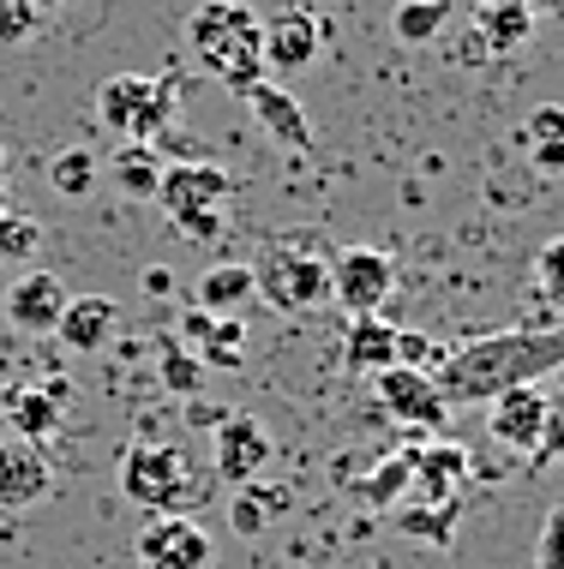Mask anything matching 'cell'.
Listing matches in <instances>:
<instances>
[{
	"instance_id": "cell-18",
	"label": "cell",
	"mask_w": 564,
	"mask_h": 569,
	"mask_svg": "<svg viewBox=\"0 0 564 569\" xmlns=\"http://www.w3.org/2000/svg\"><path fill=\"white\" fill-rule=\"evenodd\" d=\"M468 480V450L463 443H433V450H415V491L420 503H451V491Z\"/></svg>"
},
{
	"instance_id": "cell-22",
	"label": "cell",
	"mask_w": 564,
	"mask_h": 569,
	"mask_svg": "<svg viewBox=\"0 0 564 569\" xmlns=\"http://www.w3.org/2000/svg\"><path fill=\"white\" fill-rule=\"evenodd\" d=\"M60 402H67V383H49V390H24V396H12V438H30V443H42L60 426Z\"/></svg>"
},
{
	"instance_id": "cell-36",
	"label": "cell",
	"mask_w": 564,
	"mask_h": 569,
	"mask_svg": "<svg viewBox=\"0 0 564 569\" xmlns=\"http://www.w3.org/2000/svg\"><path fill=\"white\" fill-rule=\"evenodd\" d=\"M541 461H553V456H564V420L553 413V426H546V438H541V450H535Z\"/></svg>"
},
{
	"instance_id": "cell-19",
	"label": "cell",
	"mask_w": 564,
	"mask_h": 569,
	"mask_svg": "<svg viewBox=\"0 0 564 569\" xmlns=\"http://www.w3.org/2000/svg\"><path fill=\"white\" fill-rule=\"evenodd\" d=\"M475 37H481L486 54H511L535 37V12H528V0H481Z\"/></svg>"
},
{
	"instance_id": "cell-43",
	"label": "cell",
	"mask_w": 564,
	"mask_h": 569,
	"mask_svg": "<svg viewBox=\"0 0 564 569\" xmlns=\"http://www.w3.org/2000/svg\"><path fill=\"white\" fill-rule=\"evenodd\" d=\"M558 516H564V503H558Z\"/></svg>"
},
{
	"instance_id": "cell-26",
	"label": "cell",
	"mask_w": 564,
	"mask_h": 569,
	"mask_svg": "<svg viewBox=\"0 0 564 569\" xmlns=\"http://www.w3.org/2000/svg\"><path fill=\"white\" fill-rule=\"evenodd\" d=\"M408 480H415V450L408 456H390V461H378V473L360 491H367V503H378V510H390L396 498L408 491Z\"/></svg>"
},
{
	"instance_id": "cell-21",
	"label": "cell",
	"mask_w": 564,
	"mask_h": 569,
	"mask_svg": "<svg viewBox=\"0 0 564 569\" xmlns=\"http://www.w3.org/2000/svg\"><path fill=\"white\" fill-rule=\"evenodd\" d=\"M240 336H247V330L228 325V318H210V312H198V306L187 312V342L198 348L192 353L198 366H235L240 360Z\"/></svg>"
},
{
	"instance_id": "cell-10",
	"label": "cell",
	"mask_w": 564,
	"mask_h": 569,
	"mask_svg": "<svg viewBox=\"0 0 564 569\" xmlns=\"http://www.w3.org/2000/svg\"><path fill=\"white\" fill-rule=\"evenodd\" d=\"M55 491V461L42 443L7 438L0 443V510H30Z\"/></svg>"
},
{
	"instance_id": "cell-1",
	"label": "cell",
	"mask_w": 564,
	"mask_h": 569,
	"mask_svg": "<svg viewBox=\"0 0 564 569\" xmlns=\"http://www.w3.org/2000/svg\"><path fill=\"white\" fill-rule=\"evenodd\" d=\"M558 366H564V330H493L451 348L433 366V383L445 396V408H475L516 390V383H541Z\"/></svg>"
},
{
	"instance_id": "cell-39",
	"label": "cell",
	"mask_w": 564,
	"mask_h": 569,
	"mask_svg": "<svg viewBox=\"0 0 564 569\" xmlns=\"http://www.w3.org/2000/svg\"><path fill=\"white\" fill-rule=\"evenodd\" d=\"M37 12H60V7H72V0H30Z\"/></svg>"
},
{
	"instance_id": "cell-12",
	"label": "cell",
	"mask_w": 564,
	"mask_h": 569,
	"mask_svg": "<svg viewBox=\"0 0 564 569\" xmlns=\"http://www.w3.org/2000/svg\"><path fill=\"white\" fill-rule=\"evenodd\" d=\"M373 390H378V408L396 413L403 426H445V396H438V383L433 372H408V366H390V372H378L373 378Z\"/></svg>"
},
{
	"instance_id": "cell-15",
	"label": "cell",
	"mask_w": 564,
	"mask_h": 569,
	"mask_svg": "<svg viewBox=\"0 0 564 569\" xmlns=\"http://www.w3.org/2000/svg\"><path fill=\"white\" fill-rule=\"evenodd\" d=\"M247 109H253V120L265 127V138L270 144H283V150H313V120H307V109L295 102V90H283V84H253L247 90Z\"/></svg>"
},
{
	"instance_id": "cell-29",
	"label": "cell",
	"mask_w": 564,
	"mask_h": 569,
	"mask_svg": "<svg viewBox=\"0 0 564 569\" xmlns=\"http://www.w3.org/2000/svg\"><path fill=\"white\" fill-rule=\"evenodd\" d=\"M270 510H283V491H253V486H240V498H235V533H265V521Z\"/></svg>"
},
{
	"instance_id": "cell-31",
	"label": "cell",
	"mask_w": 564,
	"mask_h": 569,
	"mask_svg": "<svg viewBox=\"0 0 564 569\" xmlns=\"http://www.w3.org/2000/svg\"><path fill=\"white\" fill-rule=\"evenodd\" d=\"M42 12L30 7V0H0V49H19V42L37 37Z\"/></svg>"
},
{
	"instance_id": "cell-27",
	"label": "cell",
	"mask_w": 564,
	"mask_h": 569,
	"mask_svg": "<svg viewBox=\"0 0 564 569\" xmlns=\"http://www.w3.org/2000/svg\"><path fill=\"white\" fill-rule=\"evenodd\" d=\"M37 240H42V228H37V222L0 204V264H24V258L37 252Z\"/></svg>"
},
{
	"instance_id": "cell-24",
	"label": "cell",
	"mask_w": 564,
	"mask_h": 569,
	"mask_svg": "<svg viewBox=\"0 0 564 569\" xmlns=\"http://www.w3.org/2000/svg\"><path fill=\"white\" fill-rule=\"evenodd\" d=\"M445 24H451V0H396V12H390V37L408 42V49L438 42Z\"/></svg>"
},
{
	"instance_id": "cell-25",
	"label": "cell",
	"mask_w": 564,
	"mask_h": 569,
	"mask_svg": "<svg viewBox=\"0 0 564 569\" xmlns=\"http://www.w3.org/2000/svg\"><path fill=\"white\" fill-rule=\"evenodd\" d=\"M97 174H102V162L90 157V144H72L60 157H49V187L60 198H90L97 192Z\"/></svg>"
},
{
	"instance_id": "cell-4",
	"label": "cell",
	"mask_w": 564,
	"mask_h": 569,
	"mask_svg": "<svg viewBox=\"0 0 564 569\" xmlns=\"http://www.w3.org/2000/svg\"><path fill=\"white\" fill-rule=\"evenodd\" d=\"M253 295L277 312H313L330 300V258L307 240H270L253 264Z\"/></svg>"
},
{
	"instance_id": "cell-16",
	"label": "cell",
	"mask_w": 564,
	"mask_h": 569,
	"mask_svg": "<svg viewBox=\"0 0 564 569\" xmlns=\"http://www.w3.org/2000/svg\"><path fill=\"white\" fill-rule=\"evenodd\" d=\"M115 325H120V306H115L109 295H79V300H67V312H60L55 336H60L72 353H97V348H109Z\"/></svg>"
},
{
	"instance_id": "cell-34",
	"label": "cell",
	"mask_w": 564,
	"mask_h": 569,
	"mask_svg": "<svg viewBox=\"0 0 564 569\" xmlns=\"http://www.w3.org/2000/svg\"><path fill=\"white\" fill-rule=\"evenodd\" d=\"M541 282H546V295L553 300H564V240H553V246H541Z\"/></svg>"
},
{
	"instance_id": "cell-3",
	"label": "cell",
	"mask_w": 564,
	"mask_h": 569,
	"mask_svg": "<svg viewBox=\"0 0 564 569\" xmlns=\"http://www.w3.org/2000/svg\"><path fill=\"white\" fill-rule=\"evenodd\" d=\"M120 491L145 516H187L192 503H205L210 480L198 473V461L180 443H132L120 456Z\"/></svg>"
},
{
	"instance_id": "cell-23",
	"label": "cell",
	"mask_w": 564,
	"mask_h": 569,
	"mask_svg": "<svg viewBox=\"0 0 564 569\" xmlns=\"http://www.w3.org/2000/svg\"><path fill=\"white\" fill-rule=\"evenodd\" d=\"M162 168H169V162L157 157V144H120L115 162H109V174H115V187L127 198H157Z\"/></svg>"
},
{
	"instance_id": "cell-13",
	"label": "cell",
	"mask_w": 564,
	"mask_h": 569,
	"mask_svg": "<svg viewBox=\"0 0 564 569\" xmlns=\"http://www.w3.org/2000/svg\"><path fill=\"white\" fill-rule=\"evenodd\" d=\"M318 42H325V24H318L313 12H300V7L265 19V72H283V79L307 72L318 60Z\"/></svg>"
},
{
	"instance_id": "cell-28",
	"label": "cell",
	"mask_w": 564,
	"mask_h": 569,
	"mask_svg": "<svg viewBox=\"0 0 564 569\" xmlns=\"http://www.w3.org/2000/svg\"><path fill=\"white\" fill-rule=\"evenodd\" d=\"M396 528L415 533V540H451V528H456V503H415V510L396 516Z\"/></svg>"
},
{
	"instance_id": "cell-30",
	"label": "cell",
	"mask_w": 564,
	"mask_h": 569,
	"mask_svg": "<svg viewBox=\"0 0 564 569\" xmlns=\"http://www.w3.org/2000/svg\"><path fill=\"white\" fill-rule=\"evenodd\" d=\"M162 383H169L175 396H198V383H205V366H198L192 353H180V342H162Z\"/></svg>"
},
{
	"instance_id": "cell-40",
	"label": "cell",
	"mask_w": 564,
	"mask_h": 569,
	"mask_svg": "<svg viewBox=\"0 0 564 569\" xmlns=\"http://www.w3.org/2000/svg\"><path fill=\"white\" fill-rule=\"evenodd\" d=\"M0 204H7V180H0Z\"/></svg>"
},
{
	"instance_id": "cell-42",
	"label": "cell",
	"mask_w": 564,
	"mask_h": 569,
	"mask_svg": "<svg viewBox=\"0 0 564 569\" xmlns=\"http://www.w3.org/2000/svg\"><path fill=\"white\" fill-rule=\"evenodd\" d=\"M558 372H564V366H558ZM558 383H564V378H558Z\"/></svg>"
},
{
	"instance_id": "cell-14",
	"label": "cell",
	"mask_w": 564,
	"mask_h": 569,
	"mask_svg": "<svg viewBox=\"0 0 564 569\" xmlns=\"http://www.w3.org/2000/svg\"><path fill=\"white\" fill-rule=\"evenodd\" d=\"M67 282H60L55 270H24V276H12V288H7V325H19L30 336H42L60 325V312H67Z\"/></svg>"
},
{
	"instance_id": "cell-17",
	"label": "cell",
	"mask_w": 564,
	"mask_h": 569,
	"mask_svg": "<svg viewBox=\"0 0 564 569\" xmlns=\"http://www.w3.org/2000/svg\"><path fill=\"white\" fill-rule=\"evenodd\" d=\"M343 366H348V372H360V378H378V372H390V366H396V325H385V312L355 318V325H348Z\"/></svg>"
},
{
	"instance_id": "cell-7",
	"label": "cell",
	"mask_w": 564,
	"mask_h": 569,
	"mask_svg": "<svg viewBox=\"0 0 564 569\" xmlns=\"http://www.w3.org/2000/svg\"><path fill=\"white\" fill-rule=\"evenodd\" d=\"M390 295H396L390 252H378V246H343V252L330 258V300H337L348 318L385 312Z\"/></svg>"
},
{
	"instance_id": "cell-6",
	"label": "cell",
	"mask_w": 564,
	"mask_h": 569,
	"mask_svg": "<svg viewBox=\"0 0 564 569\" xmlns=\"http://www.w3.org/2000/svg\"><path fill=\"white\" fill-rule=\"evenodd\" d=\"M228 192H235V180H228L217 162H175V168H162L157 204L187 240H217Z\"/></svg>"
},
{
	"instance_id": "cell-8",
	"label": "cell",
	"mask_w": 564,
	"mask_h": 569,
	"mask_svg": "<svg viewBox=\"0 0 564 569\" xmlns=\"http://www.w3.org/2000/svg\"><path fill=\"white\" fill-rule=\"evenodd\" d=\"M132 558H139V569H210L217 546L192 516H150L132 540Z\"/></svg>"
},
{
	"instance_id": "cell-11",
	"label": "cell",
	"mask_w": 564,
	"mask_h": 569,
	"mask_svg": "<svg viewBox=\"0 0 564 569\" xmlns=\"http://www.w3.org/2000/svg\"><path fill=\"white\" fill-rule=\"evenodd\" d=\"M270 468V432L253 413H222L217 420V473L228 486H253Z\"/></svg>"
},
{
	"instance_id": "cell-32",
	"label": "cell",
	"mask_w": 564,
	"mask_h": 569,
	"mask_svg": "<svg viewBox=\"0 0 564 569\" xmlns=\"http://www.w3.org/2000/svg\"><path fill=\"white\" fill-rule=\"evenodd\" d=\"M438 360H445V348H433L415 330H396V366H408V372H433Z\"/></svg>"
},
{
	"instance_id": "cell-20",
	"label": "cell",
	"mask_w": 564,
	"mask_h": 569,
	"mask_svg": "<svg viewBox=\"0 0 564 569\" xmlns=\"http://www.w3.org/2000/svg\"><path fill=\"white\" fill-rule=\"evenodd\" d=\"M253 300V264H210L192 282V306L210 318H235Z\"/></svg>"
},
{
	"instance_id": "cell-5",
	"label": "cell",
	"mask_w": 564,
	"mask_h": 569,
	"mask_svg": "<svg viewBox=\"0 0 564 569\" xmlns=\"http://www.w3.org/2000/svg\"><path fill=\"white\" fill-rule=\"evenodd\" d=\"M175 84L157 72H115L97 90V120L109 132H120L127 144H157L175 127Z\"/></svg>"
},
{
	"instance_id": "cell-41",
	"label": "cell",
	"mask_w": 564,
	"mask_h": 569,
	"mask_svg": "<svg viewBox=\"0 0 564 569\" xmlns=\"http://www.w3.org/2000/svg\"><path fill=\"white\" fill-rule=\"evenodd\" d=\"M307 569H330V563H307Z\"/></svg>"
},
{
	"instance_id": "cell-37",
	"label": "cell",
	"mask_w": 564,
	"mask_h": 569,
	"mask_svg": "<svg viewBox=\"0 0 564 569\" xmlns=\"http://www.w3.org/2000/svg\"><path fill=\"white\" fill-rule=\"evenodd\" d=\"M145 288H150V295H175V270H145Z\"/></svg>"
},
{
	"instance_id": "cell-33",
	"label": "cell",
	"mask_w": 564,
	"mask_h": 569,
	"mask_svg": "<svg viewBox=\"0 0 564 569\" xmlns=\"http://www.w3.org/2000/svg\"><path fill=\"white\" fill-rule=\"evenodd\" d=\"M528 144H546V138H564V109H558V102H541V109L535 114H528Z\"/></svg>"
},
{
	"instance_id": "cell-35",
	"label": "cell",
	"mask_w": 564,
	"mask_h": 569,
	"mask_svg": "<svg viewBox=\"0 0 564 569\" xmlns=\"http://www.w3.org/2000/svg\"><path fill=\"white\" fill-rule=\"evenodd\" d=\"M528 150H535L541 174H564V138H546V144H528Z\"/></svg>"
},
{
	"instance_id": "cell-2",
	"label": "cell",
	"mask_w": 564,
	"mask_h": 569,
	"mask_svg": "<svg viewBox=\"0 0 564 569\" xmlns=\"http://www.w3.org/2000/svg\"><path fill=\"white\" fill-rule=\"evenodd\" d=\"M180 37H187L198 67L217 84H228L235 97H247L253 84L270 79L265 72V19L253 7H240V0H205V7H192Z\"/></svg>"
},
{
	"instance_id": "cell-38",
	"label": "cell",
	"mask_w": 564,
	"mask_h": 569,
	"mask_svg": "<svg viewBox=\"0 0 564 569\" xmlns=\"http://www.w3.org/2000/svg\"><path fill=\"white\" fill-rule=\"evenodd\" d=\"M528 12L535 19H564V0H528Z\"/></svg>"
},
{
	"instance_id": "cell-9",
	"label": "cell",
	"mask_w": 564,
	"mask_h": 569,
	"mask_svg": "<svg viewBox=\"0 0 564 569\" xmlns=\"http://www.w3.org/2000/svg\"><path fill=\"white\" fill-rule=\"evenodd\" d=\"M486 408H493L486 432L505 443V450H523V456H535L541 438H546V426H553V402H546L541 383H516V390L493 396Z\"/></svg>"
}]
</instances>
